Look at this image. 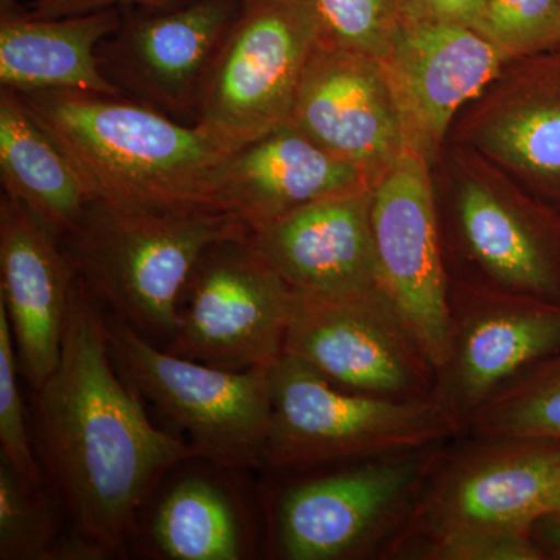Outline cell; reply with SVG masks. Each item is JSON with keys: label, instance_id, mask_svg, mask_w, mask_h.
Wrapping results in <instances>:
<instances>
[{"label": "cell", "instance_id": "obj_1", "mask_svg": "<svg viewBox=\"0 0 560 560\" xmlns=\"http://www.w3.org/2000/svg\"><path fill=\"white\" fill-rule=\"evenodd\" d=\"M97 302L79 276L60 363L35 389L36 425L44 474L73 533L109 559L124 550L158 481L200 453L153 425L117 371Z\"/></svg>", "mask_w": 560, "mask_h": 560}, {"label": "cell", "instance_id": "obj_2", "mask_svg": "<svg viewBox=\"0 0 560 560\" xmlns=\"http://www.w3.org/2000/svg\"><path fill=\"white\" fill-rule=\"evenodd\" d=\"M20 94L75 168L91 201L215 212L210 178L226 153L195 125H180L125 95L57 90Z\"/></svg>", "mask_w": 560, "mask_h": 560}, {"label": "cell", "instance_id": "obj_3", "mask_svg": "<svg viewBox=\"0 0 560 560\" xmlns=\"http://www.w3.org/2000/svg\"><path fill=\"white\" fill-rule=\"evenodd\" d=\"M249 234L230 213L91 201L61 243L95 300L164 348L175 330L180 291L201 254L213 243Z\"/></svg>", "mask_w": 560, "mask_h": 560}, {"label": "cell", "instance_id": "obj_4", "mask_svg": "<svg viewBox=\"0 0 560 560\" xmlns=\"http://www.w3.org/2000/svg\"><path fill=\"white\" fill-rule=\"evenodd\" d=\"M268 389L265 464L278 469L386 458L463 433L434 397L399 400L341 388L285 353L268 368Z\"/></svg>", "mask_w": 560, "mask_h": 560}, {"label": "cell", "instance_id": "obj_5", "mask_svg": "<svg viewBox=\"0 0 560 560\" xmlns=\"http://www.w3.org/2000/svg\"><path fill=\"white\" fill-rule=\"evenodd\" d=\"M442 452L385 555L411 559L425 545L471 536H533L550 514L559 442L485 440Z\"/></svg>", "mask_w": 560, "mask_h": 560}, {"label": "cell", "instance_id": "obj_6", "mask_svg": "<svg viewBox=\"0 0 560 560\" xmlns=\"http://www.w3.org/2000/svg\"><path fill=\"white\" fill-rule=\"evenodd\" d=\"M304 0H242L195 109V127L230 154L289 124L319 39Z\"/></svg>", "mask_w": 560, "mask_h": 560}, {"label": "cell", "instance_id": "obj_7", "mask_svg": "<svg viewBox=\"0 0 560 560\" xmlns=\"http://www.w3.org/2000/svg\"><path fill=\"white\" fill-rule=\"evenodd\" d=\"M117 371L221 467L265 464L270 427L268 368L230 371L175 355L119 318L106 320Z\"/></svg>", "mask_w": 560, "mask_h": 560}, {"label": "cell", "instance_id": "obj_8", "mask_svg": "<svg viewBox=\"0 0 560 560\" xmlns=\"http://www.w3.org/2000/svg\"><path fill=\"white\" fill-rule=\"evenodd\" d=\"M293 290L248 237L210 245L180 291L168 352L230 371L283 353Z\"/></svg>", "mask_w": 560, "mask_h": 560}, {"label": "cell", "instance_id": "obj_9", "mask_svg": "<svg viewBox=\"0 0 560 560\" xmlns=\"http://www.w3.org/2000/svg\"><path fill=\"white\" fill-rule=\"evenodd\" d=\"M283 353L341 388L420 400L436 371L383 289L318 294L293 290Z\"/></svg>", "mask_w": 560, "mask_h": 560}, {"label": "cell", "instance_id": "obj_10", "mask_svg": "<svg viewBox=\"0 0 560 560\" xmlns=\"http://www.w3.org/2000/svg\"><path fill=\"white\" fill-rule=\"evenodd\" d=\"M453 224L485 282L560 301V209L523 187L488 158L444 150Z\"/></svg>", "mask_w": 560, "mask_h": 560}, {"label": "cell", "instance_id": "obj_11", "mask_svg": "<svg viewBox=\"0 0 560 560\" xmlns=\"http://www.w3.org/2000/svg\"><path fill=\"white\" fill-rule=\"evenodd\" d=\"M442 451L438 445L300 482L278 504L279 551L289 560H341L393 536ZM389 540V539H388Z\"/></svg>", "mask_w": 560, "mask_h": 560}, {"label": "cell", "instance_id": "obj_12", "mask_svg": "<svg viewBox=\"0 0 560 560\" xmlns=\"http://www.w3.org/2000/svg\"><path fill=\"white\" fill-rule=\"evenodd\" d=\"M560 349V301L485 282H452L451 337L433 397L460 427Z\"/></svg>", "mask_w": 560, "mask_h": 560}, {"label": "cell", "instance_id": "obj_13", "mask_svg": "<svg viewBox=\"0 0 560 560\" xmlns=\"http://www.w3.org/2000/svg\"><path fill=\"white\" fill-rule=\"evenodd\" d=\"M433 165L411 151L374 187L371 230L382 289L438 372L451 337V287Z\"/></svg>", "mask_w": 560, "mask_h": 560}, {"label": "cell", "instance_id": "obj_14", "mask_svg": "<svg viewBox=\"0 0 560 560\" xmlns=\"http://www.w3.org/2000/svg\"><path fill=\"white\" fill-rule=\"evenodd\" d=\"M242 0H179L121 10L98 46L103 75L132 101L172 116L195 114L210 65Z\"/></svg>", "mask_w": 560, "mask_h": 560}, {"label": "cell", "instance_id": "obj_15", "mask_svg": "<svg viewBox=\"0 0 560 560\" xmlns=\"http://www.w3.org/2000/svg\"><path fill=\"white\" fill-rule=\"evenodd\" d=\"M381 61L399 108L407 151L434 167L459 114L510 58L466 25L407 20Z\"/></svg>", "mask_w": 560, "mask_h": 560}, {"label": "cell", "instance_id": "obj_16", "mask_svg": "<svg viewBox=\"0 0 560 560\" xmlns=\"http://www.w3.org/2000/svg\"><path fill=\"white\" fill-rule=\"evenodd\" d=\"M290 125L378 183L407 151L388 75L378 58L318 39Z\"/></svg>", "mask_w": 560, "mask_h": 560}, {"label": "cell", "instance_id": "obj_17", "mask_svg": "<svg viewBox=\"0 0 560 560\" xmlns=\"http://www.w3.org/2000/svg\"><path fill=\"white\" fill-rule=\"evenodd\" d=\"M448 143L477 151L559 206L560 47L508 61L459 114Z\"/></svg>", "mask_w": 560, "mask_h": 560}, {"label": "cell", "instance_id": "obj_18", "mask_svg": "<svg viewBox=\"0 0 560 560\" xmlns=\"http://www.w3.org/2000/svg\"><path fill=\"white\" fill-rule=\"evenodd\" d=\"M77 271L62 243L16 198H0V301L18 364L38 389L60 363Z\"/></svg>", "mask_w": 560, "mask_h": 560}, {"label": "cell", "instance_id": "obj_19", "mask_svg": "<svg viewBox=\"0 0 560 560\" xmlns=\"http://www.w3.org/2000/svg\"><path fill=\"white\" fill-rule=\"evenodd\" d=\"M372 187L366 172L287 124L221 160L210 202L253 232L312 202Z\"/></svg>", "mask_w": 560, "mask_h": 560}, {"label": "cell", "instance_id": "obj_20", "mask_svg": "<svg viewBox=\"0 0 560 560\" xmlns=\"http://www.w3.org/2000/svg\"><path fill=\"white\" fill-rule=\"evenodd\" d=\"M371 190L326 198L249 234L291 290L340 294L382 289Z\"/></svg>", "mask_w": 560, "mask_h": 560}, {"label": "cell", "instance_id": "obj_21", "mask_svg": "<svg viewBox=\"0 0 560 560\" xmlns=\"http://www.w3.org/2000/svg\"><path fill=\"white\" fill-rule=\"evenodd\" d=\"M120 22V9L38 18L18 0H0V84L18 92L124 95L103 75L97 58Z\"/></svg>", "mask_w": 560, "mask_h": 560}, {"label": "cell", "instance_id": "obj_22", "mask_svg": "<svg viewBox=\"0 0 560 560\" xmlns=\"http://www.w3.org/2000/svg\"><path fill=\"white\" fill-rule=\"evenodd\" d=\"M0 176L3 194L31 209L60 241L91 202L66 154L9 88L0 91Z\"/></svg>", "mask_w": 560, "mask_h": 560}, {"label": "cell", "instance_id": "obj_23", "mask_svg": "<svg viewBox=\"0 0 560 560\" xmlns=\"http://www.w3.org/2000/svg\"><path fill=\"white\" fill-rule=\"evenodd\" d=\"M151 539L175 560H238L248 545L230 493L201 475L183 478L162 497Z\"/></svg>", "mask_w": 560, "mask_h": 560}, {"label": "cell", "instance_id": "obj_24", "mask_svg": "<svg viewBox=\"0 0 560 560\" xmlns=\"http://www.w3.org/2000/svg\"><path fill=\"white\" fill-rule=\"evenodd\" d=\"M83 537L61 536L46 489H31L0 458V560H101Z\"/></svg>", "mask_w": 560, "mask_h": 560}, {"label": "cell", "instance_id": "obj_25", "mask_svg": "<svg viewBox=\"0 0 560 560\" xmlns=\"http://www.w3.org/2000/svg\"><path fill=\"white\" fill-rule=\"evenodd\" d=\"M464 431L485 440L560 444V349L486 401Z\"/></svg>", "mask_w": 560, "mask_h": 560}, {"label": "cell", "instance_id": "obj_26", "mask_svg": "<svg viewBox=\"0 0 560 560\" xmlns=\"http://www.w3.org/2000/svg\"><path fill=\"white\" fill-rule=\"evenodd\" d=\"M319 24V38L383 60L407 21L408 0H304Z\"/></svg>", "mask_w": 560, "mask_h": 560}, {"label": "cell", "instance_id": "obj_27", "mask_svg": "<svg viewBox=\"0 0 560 560\" xmlns=\"http://www.w3.org/2000/svg\"><path fill=\"white\" fill-rule=\"evenodd\" d=\"M478 32L510 60L560 47V0H486Z\"/></svg>", "mask_w": 560, "mask_h": 560}, {"label": "cell", "instance_id": "obj_28", "mask_svg": "<svg viewBox=\"0 0 560 560\" xmlns=\"http://www.w3.org/2000/svg\"><path fill=\"white\" fill-rule=\"evenodd\" d=\"M20 374L9 315L0 301V458L10 464L27 488L46 489V474L28 434Z\"/></svg>", "mask_w": 560, "mask_h": 560}, {"label": "cell", "instance_id": "obj_29", "mask_svg": "<svg viewBox=\"0 0 560 560\" xmlns=\"http://www.w3.org/2000/svg\"><path fill=\"white\" fill-rule=\"evenodd\" d=\"M486 0H408L407 20L466 25L477 31Z\"/></svg>", "mask_w": 560, "mask_h": 560}, {"label": "cell", "instance_id": "obj_30", "mask_svg": "<svg viewBox=\"0 0 560 560\" xmlns=\"http://www.w3.org/2000/svg\"><path fill=\"white\" fill-rule=\"evenodd\" d=\"M175 2L179 0H35L28 11L38 18H66L109 9H154Z\"/></svg>", "mask_w": 560, "mask_h": 560}, {"label": "cell", "instance_id": "obj_31", "mask_svg": "<svg viewBox=\"0 0 560 560\" xmlns=\"http://www.w3.org/2000/svg\"><path fill=\"white\" fill-rule=\"evenodd\" d=\"M533 539L539 545L545 559L560 560V512L544 515L534 525Z\"/></svg>", "mask_w": 560, "mask_h": 560}, {"label": "cell", "instance_id": "obj_32", "mask_svg": "<svg viewBox=\"0 0 560 560\" xmlns=\"http://www.w3.org/2000/svg\"><path fill=\"white\" fill-rule=\"evenodd\" d=\"M560 512V475L558 486H556L555 495H552L551 512Z\"/></svg>", "mask_w": 560, "mask_h": 560}]
</instances>
